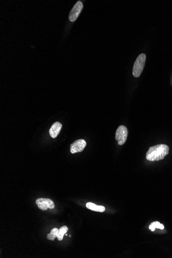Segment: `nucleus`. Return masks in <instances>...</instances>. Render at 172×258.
<instances>
[{"label":"nucleus","mask_w":172,"mask_h":258,"mask_svg":"<svg viewBox=\"0 0 172 258\" xmlns=\"http://www.w3.org/2000/svg\"><path fill=\"white\" fill-rule=\"evenodd\" d=\"M169 147L165 144H158L149 147L146 154L147 160L151 161L162 160L168 155Z\"/></svg>","instance_id":"1"},{"label":"nucleus","mask_w":172,"mask_h":258,"mask_svg":"<svg viewBox=\"0 0 172 258\" xmlns=\"http://www.w3.org/2000/svg\"><path fill=\"white\" fill-rule=\"evenodd\" d=\"M146 61V55L141 54L138 56L133 65L132 74L135 77H139L143 70Z\"/></svg>","instance_id":"2"},{"label":"nucleus","mask_w":172,"mask_h":258,"mask_svg":"<svg viewBox=\"0 0 172 258\" xmlns=\"http://www.w3.org/2000/svg\"><path fill=\"white\" fill-rule=\"evenodd\" d=\"M83 8V4L81 1L76 2L74 7L72 8L69 14V18L70 21L74 22L78 17L82 9Z\"/></svg>","instance_id":"5"},{"label":"nucleus","mask_w":172,"mask_h":258,"mask_svg":"<svg viewBox=\"0 0 172 258\" xmlns=\"http://www.w3.org/2000/svg\"><path fill=\"white\" fill-rule=\"evenodd\" d=\"M128 134V129L125 126L121 125L118 127L116 133V139L118 141L119 145H122L125 143Z\"/></svg>","instance_id":"3"},{"label":"nucleus","mask_w":172,"mask_h":258,"mask_svg":"<svg viewBox=\"0 0 172 258\" xmlns=\"http://www.w3.org/2000/svg\"><path fill=\"white\" fill-rule=\"evenodd\" d=\"M36 203L38 208L42 210H46L47 209H54L55 207L54 202L49 198H38L36 200Z\"/></svg>","instance_id":"4"},{"label":"nucleus","mask_w":172,"mask_h":258,"mask_svg":"<svg viewBox=\"0 0 172 258\" xmlns=\"http://www.w3.org/2000/svg\"><path fill=\"white\" fill-rule=\"evenodd\" d=\"M86 142L83 139H79L74 142L70 145V151L72 154L82 152L86 146Z\"/></svg>","instance_id":"6"},{"label":"nucleus","mask_w":172,"mask_h":258,"mask_svg":"<svg viewBox=\"0 0 172 258\" xmlns=\"http://www.w3.org/2000/svg\"><path fill=\"white\" fill-rule=\"evenodd\" d=\"M68 230V228L66 226H63L60 227L58 231V234L57 239L59 241H62L63 239V237L65 235V234H66Z\"/></svg>","instance_id":"9"},{"label":"nucleus","mask_w":172,"mask_h":258,"mask_svg":"<svg viewBox=\"0 0 172 258\" xmlns=\"http://www.w3.org/2000/svg\"><path fill=\"white\" fill-rule=\"evenodd\" d=\"M86 207L91 210L96 212H103L105 210V207L103 206H98L92 203H86Z\"/></svg>","instance_id":"8"},{"label":"nucleus","mask_w":172,"mask_h":258,"mask_svg":"<svg viewBox=\"0 0 172 258\" xmlns=\"http://www.w3.org/2000/svg\"><path fill=\"white\" fill-rule=\"evenodd\" d=\"M156 228L163 230L164 229V225L158 222H154L152 223L151 225H149V229L152 231H155V229Z\"/></svg>","instance_id":"11"},{"label":"nucleus","mask_w":172,"mask_h":258,"mask_svg":"<svg viewBox=\"0 0 172 258\" xmlns=\"http://www.w3.org/2000/svg\"><path fill=\"white\" fill-rule=\"evenodd\" d=\"M62 128V124L59 122H56L52 125V127L49 130V134L51 137L55 138L57 137Z\"/></svg>","instance_id":"7"},{"label":"nucleus","mask_w":172,"mask_h":258,"mask_svg":"<svg viewBox=\"0 0 172 258\" xmlns=\"http://www.w3.org/2000/svg\"><path fill=\"white\" fill-rule=\"evenodd\" d=\"M58 231H59V230L57 228H53V229L51 231L50 234H47V239L51 240V241H54L55 238H57Z\"/></svg>","instance_id":"10"}]
</instances>
